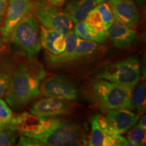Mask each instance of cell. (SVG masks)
Wrapping results in <instances>:
<instances>
[{
  "label": "cell",
  "mask_w": 146,
  "mask_h": 146,
  "mask_svg": "<svg viewBox=\"0 0 146 146\" xmlns=\"http://www.w3.org/2000/svg\"><path fill=\"white\" fill-rule=\"evenodd\" d=\"M45 76L44 66L36 59H27L18 64L5 94L8 106L14 110L21 109L39 96Z\"/></svg>",
  "instance_id": "cell-1"
},
{
  "label": "cell",
  "mask_w": 146,
  "mask_h": 146,
  "mask_svg": "<svg viewBox=\"0 0 146 146\" xmlns=\"http://www.w3.org/2000/svg\"><path fill=\"white\" fill-rule=\"evenodd\" d=\"M43 145H87V137L80 128L65 120L55 117L39 118L33 129L25 134Z\"/></svg>",
  "instance_id": "cell-2"
},
{
  "label": "cell",
  "mask_w": 146,
  "mask_h": 146,
  "mask_svg": "<svg viewBox=\"0 0 146 146\" xmlns=\"http://www.w3.org/2000/svg\"><path fill=\"white\" fill-rule=\"evenodd\" d=\"M133 91L127 87L98 78L89 81L85 88L89 101L103 112L118 109L132 110Z\"/></svg>",
  "instance_id": "cell-3"
},
{
  "label": "cell",
  "mask_w": 146,
  "mask_h": 146,
  "mask_svg": "<svg viewBox=\"0 0 146 146\" xmlns=\"http://www.w3.org/2000/svg\"><path fill=\"white\" fill-rule=\"evenodd\" d=\"M12 41L18 54L28 60H35L41 49L38 21L31 14L20 23L12 32Z\"/></svg>",
  "instance_id": "cell-4"
},
{
  "label": "cell",
  "mask_w": 146,
  "mask_h": 146,
  "mask_svg": "<svg viewBox=\"0 0 146 146\" xmlns=\"http://www.w3.org/2000/svg\"><path fill=\"white\" fill-rule=\"evenodd\" d=\"M95 77L106 80L133 91L140 81L139 60L137 56H130L110 64L98 70L95 74Z\"/></svg>",
  "instance_id": "cell-5"
},
{
  "label": "cell",
  "mask_w": 146,
  "mask_h": 146,
  "mask_svg": "<svg viewBox=\"0 0 146 146\" xmlns=\"http://www.w3.org/2000/svg\"><path fill=\"white\" fill-rule=\"evenodd\" d=\"M35 16L47 29L65 35L72 30L74 23L64 12L47 2L46 0H38L35 3Z\"/></svg>",
  "instance_id": "cell-6"
},
{
  "label": "cell",
  "mask_w": 146,
  "mask_h": 146,
  "mask_svg": "<svg viewBox=\"0 0 146 146\" xmlns=\"http://www.w3.org/2000/svg\"><path fill=\"white\" fill-rule=\"evenodd\" d=\"M33 0H9L3 26L0 28L3 43L10 42L12 32L16 27L27 16L34 12Z\"/></svg>",
  "instance_id": "cell-7"
},
{
  "label": "cell",
  "mask_w": 146,
  "mask_h": 146,
  "mask_svg": "<svg viewBox=\"0 0 146 146\" xmlns=\"http://www.w3.org/2000/svg\"><path fill=\"white\" fill-rule=\"evenodd\" d=\"M40 92L45 97H52L66 101H76L79 92L74 84L62 76H52L44 78L40 86Z\"/></svg>",
  "instance_id": "cell-8"
},
{
  "label": "cell",
  "mask_w": 146,
  "mask_h": 146,
  "mask_svg": "<svg viewBox=\"0 0 146 146\" xmlns=\"http://www.w3.org/2000/svg\"><path fill=\"white\" fill-rule=\"evenodd\" d=\"M72 108V104L69 101L45 97L34 102L30 112L39 118L56 117L68 114Z\"/></svg>",
  "instance_id": "cell-9"
},
{
  "label": "cell",
  "mask_w": 146,
  "mask_h": 146,
  "mask_svg": "<svg viewBox=\"0 0 146 146\" xmlns=\"http://www.w3.org/2000/svg\"><path fill=\"white\" fill-rule=\"evenodd\" d=\"M106 35L113 45L119 49L129 48L137 38V33L134 29L128 27L115 16L111 26L106 31Z\"/></svg>",
  "instance_id": "cell-10"
},
{
  "label": "cell",
  "mask_w": 146,
  "mask_h": 146,
  "mask_svg": "<svg viewBox=\"0 0 146 146\" xmlns=\"http://www.w3.org/2000/svg\"><path fill=\"white\" fill-rule=\"evenodd\" d=\"M139 116L130 110L118 109L107 112L104 117L108 127L115 133L121 135L135 126Z\"/></svg>",
  "instance_id": "cell-11"
},
{
  "label": "cell",
  "mask_w": 146,
  "mask_h": 146,
  "mask_svg": "<svg viewBox=\"0 0 146 146\" xmlns=\"http://www.w3.org/2000/svg\"><path fill=\"white\" fill-rule=\"evenodd\" d=\"M114 16L129 28L135 29L139 22V13L133 0H112L108 3Z\"/></svg>",
  "instance_id": "cell-12"
},
{
  "label": "cell",
  "mask_w": 146,
  "mask_h": 146,
  "mask_svg": "<svg viewBox=\"0 0 146 146\" xmlns=\"http://www.w3.org/2000/svg\"><path fill=\"white\" fill-rule=\"evenodd\" d=\"M78 36L74 31H70L65 35V50L60 54L54 55L45 52V60L52 68H59L71 64V59L77 43Z\"/></svg>",
  "instance_id": "cell-13"
},
{
  "label": "cell",
  "mask_w": 146,
  "mask_h": 146,
  "mask_svg": "<svg viewBox=\"0 0 146 146\" xmlns=\"http://www.w3.org/2000/svg\"><path fill=\"white\" fill-rule=\"evenodd\" d=\"M64 35L54 30L41 26L40 42L46 52L54 55L62 54L66 48Z\"/></svg>",
  "instance_id": "cell-14"
},
{
  "label": "cell",
  "mask_w": 146,
  "mask_h": 146,
  "mask_svg": "<svg viewBox=\"0 0 146 146\" xmlns=\"http://www.w3.org/2000/svg\"><path fill=\"white\" fill-rule=\"evenodd\" d=\"M98 4V0H73L66 8L64 12L73 23L83 21L93 8Z\"/></svg>",
  "instance_id": "cell-15"
},
{
  "label": "cell",
  "mask_w": 146,
  "mask_h": 146,
  "mask_svg": "<svg viewBox=\"0 0 146 146\" xmlns=\"http://www.w3.org/2000/svg\"><path fill=\"white\" fill-rule=\"evenodd\" d=\"M17 64L13 56L0 53V98L5 96Z\"/></svg>",
  "instance_id": "cell-16"
},
{
  "label": "cell",
  "mask_w": 146,
  "mask_h": 146,
  "mask_svg": "<svg viewBox=\"0 0 146 146\" xmlns=\"http://www.w3.org/2000/svg\"><path fill=\"white\" fill-rule=\"evenodd\" d=\"M91 135L88 145L103 146L104 139L110 129L106 121L104 115L97 114L91 117Z\"/></svg>",
  "instance_id": "cell-17"
},
{
  "label": "cell",
  "mask_w": 146,
  "mask_h": 146,
  "mask_svg": "<svg viewBox=\"0 0 146 146\" xmlns=\"http://www.w3.org/2000/svg\"><path fill=\"white\" fill-rule=\"evenodd\" d=\"M98 43L78 37L77 43L71 59V63L79 61L94 55L98 50Z\"/></svg>",
  "instance_id": "cell-18"
},
{
  "label": "cell",
  "mask_w": 146,
  "mask_h": 146,
  "mask_svg": "<svg viewBox=\"0 0 146 146\" xmlns=\"http://www.w3.org/2000/svg\"><path fill=\"white\" fill-rule=\"evenodd\" d=\"M74 31L81 39L96 43H105L108 39L106 33H100L94 31L85 25L84 21L76 23Z\"/></svg>",
  "instance_id": "cell-19"
},
{
  "label": "cell",
  "mask_w": 146,
  "mask_h": 146,
  "mask_svg": "<svg viewBox=\"0 0 146 146\" xmlns=\"http://www.w3.org/2000/svg\"><path fill=\"white\" fill-rule=\"evenodd\" d=\"M139 85L132 94L131 99L132 110H136L139 115L143 114L146 110V86L145 79L139 82Z\"/></svg>",
  "instance_id": "cell-20"
},
{
  "label": "cell",
  "mask_w": 146,
  "mask_h": 146,
  "mask_svg": "<svg viewBox=\"0 0 146 146\" xmlns=\"http://www.w3.org/2000/svg\"><path fill=\"white\" fill-rule=\"evenodd\" d=\"M19 135V131L10 123L0 125V146L14 145Z\"/></svg>",
  "instance_id": "cell-21"
},
{
  "label": "cell",
  "mask_w": 146,
  "mask_h": 146,
  "mask_svg": "<svg viewBox=\"0 0 146 146\" xmlns=\"http://www.w3.org/2000/svg\"><path fill=\"white\" fill-rule=\"evenodd\" d=\"M84 22L87 27L94 31L100 33H106L103 20L97 6L89 12Z\"/></svg>",
  "instance_id": "cell-22"
},
{
  "label": "cell",
  "mask_w": 146,
  "mask_h": 146,
  "mask_svg": "<svg viewBox=\"0 0 146 146\" xmlns=\"http://www.w3.org/2000/svg\"><path fill=\"white\" fill-rule=\"evenodd\" d=\"M145 129H143L137 125L132 128L128 134V141L132 143L135 146H141L145 145Z\"/></svg>",
  "instance_id": "cell-23"
},
{
  "label": "cell",
  "mask_w": 146,
  "mask_h": 146,
  "mask_svg": "<svg viewBox=\"0 0 146 146\" xmlns=\"http://www.w3.org/2000/svg\"><path fill=\"white\" fill-rule=\"evenodd\" d=\"M96 6L101 14L102 20H103L105 31H107L109 27L111 26L113 20H114L112 11L108 3H100Z\"/></svg>",
  "instance_id": "cell-24"
},
{
  "label": "cell",
  "mask_w": 146,
  "mask_h": 146,
  "mask_svg": "<svg viewBox=\"0 0 146 146\" xmlns=\"http://www.w3.org/2000/svg\"><path fill=\"white\" fill-rule=\"evenodd\" d=\"M13 117L12 110L8 104L0 98V125H7Z\"/></svg>",
  "instance_id": "cell-25"
},
{
  "label": "cell",
  "mask_w": 146,
  "mask_h": 146,
  "mask_svg": "<svg viewBox=\"0 0 146 146\" xmlns=\"http://www.w3.org/2000/svg\"><path fill=\"white\" fill-rule=\"evenodd\" d=\"M19 145H25V146H32V145H41L43 146L41 142H40L39 140L35 139L28 137L22 136L20 138L19 142H18Z\"/></svg>",
  "instance_id": "cell-26"
},
{
  "label": "cell",
  "mask_w": 146,
  "mask_h": 146,
  "mask_svg": "<svg viewBox=\"0 0 146 146\" xmlns=\"http://www.w3.org/2000/svg\"><path fill=\"white\" fill-rule=\"evenodd\" d=\"M9 0H0V25L3 23Z\"/></svg>",
  "instance_id": "cell-27"
},
{
  "label": "cell",
  "mask_w": 146,
  "mask_h": 146,
  "mask_svg": "<svg viewBox=\"0 0 146 146\" xmlns=\"http://www.w3.org/2000/svg\"><path fill=\"white\" fill-rule=\"evenodd\" d=\"M46 1L57 8H61L65 3L66 0H46Z\"/></svg>",
  "instance_id": "cell-28"
},
{
  "label": "cell",
  "mask_w": 146,
  "mask_h": 146,
  "mask_svg": "<svg viewBox=\"0 0 146 146\" xmlns=\"http://www.w3.org/2000/svg\"><path fill=\"white\" fill-rule=\"evenodd\" d=\"M138 125H139L141 128H143V129H146V117H145V116H143V117L140 119Z\"/></svg>",
  "instance_id": "cell-29"
},
{
  "label": "cell",
  "mask_w": 146,
  "mask_h": 146,
  "mask_svg": "<svg viewBox=\"0 0 146 146\" xmlns=\"http://www.w3.org/2000/svg\"><path fill=\"white\" fill-rule=\"evenodd\" d=\"M3 49H4V45H3V41L1 38V35H0V53L3 52Z\"/></svg>",
  "instance_id": "cell-30"
},
{
  "label": "cell",
  "mask_w": 146,
  "mask_h": 146,
  "mask_svg": "<svg viewBox=\"0 0 146 146\" xmlns=\"http://www.w3.org/2000/svg\"><path fill=\"white\" fill-rule=\"evenodd\" d=\"M135 1H136L137 3H138L140 5H143L145 3V0H135Z\"/></svg>",
  "instance_id": "cell-31"
},
{
  "label": "cell",
  "mask_w": 146,
  "mask_h": 146,
  "mask_svg": "<svg viewBox=\"0 0 146 146\" xmlns=\"http://www.w3.org/2000/svg\"><path fill=\"white\" fill-rule=\"evenodd\" d=\"M112 0H98V3H102V2H105V3H110Z\"/></svg>",
  "instance_id": "cell-32"
},
{
  "label": "cell",
  "mask_w": 146,
  "mask_h": 146,
  "mask_svg": "<svg viewBox=\"0 0 146 146\" xmlns=\"http://www.w3.org/2000/svg\"></svg>",
  "instance_id": "cell-33"
}]
</instances>
